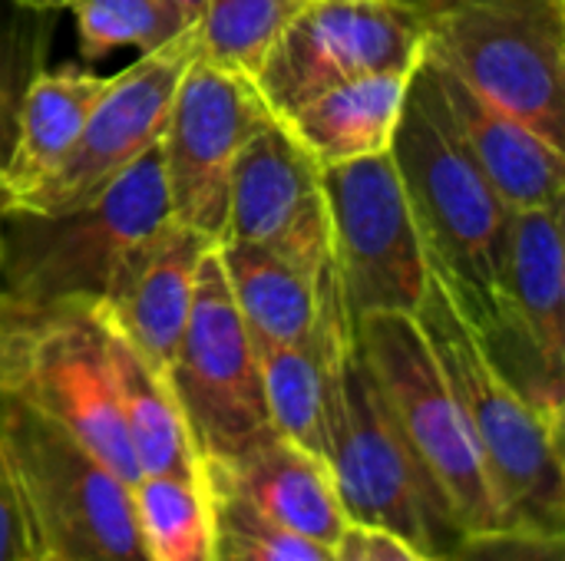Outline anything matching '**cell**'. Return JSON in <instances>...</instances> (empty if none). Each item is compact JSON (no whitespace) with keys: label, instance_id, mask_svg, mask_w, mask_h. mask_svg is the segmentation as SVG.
<instances>
[{"label":"cell","instance_id":"cell-1","mask_svg":"<svg viewBox=\"0 0 565 561\" xmlns=\"http://www.w3.org/2000/svg\"><path fill=\"white\" fill-rule=\"evenodd\" d=\"M414 317L463 410L507 529L565 539L563 427L497 370L434 271Z\"/></svg>","mask_w":565,"mask_h":561},{"label":"cell","instance_id":"cell-2","mask_svg":"<svg viewBox=\"0 0 565 561\" xmlns=\"http://www.w3.org/2000/svg\"><path fill=\"white\" fill-rule=\"evenodd\" d=\"M321 460L351 526L397 536L430 559L467 536L391 413L358 334L341 341L328 367Z\"/></svg>","mask_w":565,"mask_h":561},{"label":"cell","instance_id":"cell-3","mask_svg":"<svg viewBox=\"0 0 565 561\" xmlns=\"http://www.w3.org/2000/svg\"><path fill=\"white\" fill-rule=\"evenodd\" d=\"M169 222L159 142L70 212H3L0 304L23 311L99 308L122 261Z\"/></svg>","mask_w":565,"mask_h":561},{"label":"cell","instance_id":"cell-4","mask_svg":"<svg viewBox=\"0 0 565 561\" xmlns=\"http://www.w3.org/2000/svg\"><path fill=\"white\" fill-rule=\"evenodd\" d=\"M391 159L407 192L430 271L480 331L503 317V258L510 205L457 136L407 89Z\"/></svg>","mask_w":565,"mask_h":561},{"label":"cell","instance_id":"cell-5","mask_svg":"<svg viewBox=\"0 0 565 561\" xmlns=\"http://www.w3.org/2000/svg\"><path fill=\"white\" fill-rule=\"evenodd\" d=\"M0 450L43 559L149 561L132 486L7 390H0Z\"/></svg>","mask_w":565,"mask_h":561},{"label":"cell","instance_id":"cell-6","mask_svg":"<svg viewBox=\"0 0 565 561\" xmlns=\"http://www.w3.org/2000/svg\"><path fill=\"white\" fill-rule=\"evenodd\" d=\"M0 390L66 430L129 486L139 470L122 430L106 327L93 308L0 304Z\"/></svg>","mask_w":565,"mask_h":561},{"label":"cell","instance_id":"cell-7","mask_svg":"<svg viewBox=\"0 0 565 561\" xmlns=\"http://www.w3.org/2000/svg\"><path fill=\"white\" fill-rule=\"evenodd\" d=\"M427 56L563 149L565 0H437Z\"/></svg>","mask_w":565,"mask_h":561},{"label":"cell","instance_id":"cell-8","mask_svg":"<svg viewBox=\"0 0 565 561\" xmlns=\"http://www.w3.org/2000/svg\"><path fill=\"white\" fill-rule=\"evenodd\" d=\"M358 347L397 417L404 436L444 489L460 529H507L463 410L414 314H364L354 321Z\"/></svg>","mask_w":565,"mask_h":561},{"label":"cell","instance_id":"cell-9","mask_svg":"<svg viewBox=\"0 0 565 561\" xmlns=\"http://www.w3.org/2000/svg\"><path fill=\"white\" fill-rule=\"evenodd\" d=\"M166 384L185 423L195 463H232L275 433L258 354L232 304L218 245L199 268L192 311Z\"/></svg>","mask_w":565,"mask_h":561},{"label":"cell","instance_id":"cell-10","mask_svg":"<svg viewBox=\"0 0 565 561\" xmlns=\"http://www.w3.org/2000/svg\"><path fill=\"white\" fill-rule=\"evenodd\" d=\"M430 43L427 10L401 0H305L252 83L275 119L374 73H414Z\"/></svg>","mask_w":565,"mask_h":561},{"label":"cell","instance_id":"cell-11","mask_svg":"<svg viewBox=\"0 0 565 561\" xmlns=\"http://www.w3.org/2000/svg\"><path fill=\"white\" fill-rule=\"evenodd\" d=\"M331 268L351 321L364 314H417L430 261L391 149L321 169Z\"/></svg>","mask_w":565,"mask_h":561},{"label":"cell","instance_id":"cell-12","mask_svg":"<svg viewBox=\"0 0 565 561\" xmlns=\"http://www.w3.org/2000/svg\"><path fill=\"white\" fill-rule=\"evenodd\" d=\"M268 119L252 76L192 60L159 139L172 222L222 241L235 159Z\"/></svg>","mask_w":565,"mask_h":561},{"label":"cell","instance_id":"cell-13","mask_svg":"<svg viewBox=\"0 0 565 561\" xmlns=\"http://www.w3.org/2000/svg\"><path fill=\"white\" fill-rule=\"evenodd\" d=\"M195 56V26H189L159 50L139 53L122 73L109 76L73 152L10 212L60 215L103 192L162 139L175 89Z\"/></svg>","mask_w":565,"mask_h":561},{"label":"cell","instance_id":"cell-14","mask_svg":"<svg viewBox=\"0 0 565 561\" xmlns=\"http://www.w3.org/2000/svg\"><path fill=\"white\" fill-rule=\"evenodd\" d=\"M222 241L275 251L311 278L331 265L321 165L278 119H268L235 159Z\"/></svg>","mask_w":565,"mask_h":561},{"label":"cell","instance_id":"cell-15","mask_svg":"<svg viewBox=\"0 0 565 561\" xmlns=\"http://www.w3.org/2000/svg\"><path fill=\"white\" fill-rule=\"evenodd\" d=\"M411 93L473 155L510 212L563 202L565 159L559 145L497 109L434 56H424L414 69Z\"/></svg>","mask_w":565,"mask_h":561},{"label":"cell","instance_id":"cell-16","mask_svg":"<svg viewBox=\"0 0 565 561\" xmlns=\"http://www.w3.org/2000/svg\"><path fill=\"white\" fill-rule=\"evenodd\" d=\"M212 248V238L169 222L122 261L103 304L93 308L99 321L162 377L182 341L199 268Z\"/></svg>","mask_w":565,"mask_h":561},{"label":"cell","instance_id":"cell-17","mask_svg":"<svg viewBox=\"0 0 565 561\" xmlns=\"http://www.w3.org/2000/svg\"><path fill=\"white\" fill-rule=\"evenodd\" d=\"M199 473L235 493L268 522L324 549H334L351 529L324 460L278 433L232 463H199Z\"/></svg>","mask_w":565,"mask_h":561},{"label":"cell","instance_id":"cell-18","mask_svg":"<svg viewBox=\"0 0 565 561\" xmlns=\"http://www.w3.org/2000/svg\"><path fill=\"white\" fill-rule=\"evenodd\" d=\"M106 83L109 76H96L73 66H43L30 79L20 99L13 145L0 169V218L63 165Z\"/></svg>","mask_w":565,"mask_h":561},{"label":"cell","instance_id":"cell-19","mask_svg":"<svg viewBox=\"0 0 565 561\" xmlns=\"http://www.w3.org/2000/svg\"><path fill=\"white\" fill-rule=\"evenodd\" d=\"M503 311L553 374H565L563 202L513 212L503 258Z\"/></svg>","mask_w":565,"mask_h":561},{"label":"cell","instance_id":"cell-20","mask_svg":"<svg viewBox=\"0 0 565 561\" xmlns=\"http://www.w3.org/2000/svg\"><path fill=\"white\" fill-rule=\"evenodd\" d=\"M411 76L374 73V76L341 83L308 99L305 106H298L291 116L278 122L301 142V149L321 169L381 155L391 149L394 129L407 103Z\"/></svg>","mask_w":565,"mask_h":561},{"label":"cell","instance_id":"cell-21","mask_svg":"<svg viewBox=\"0 0 565 561\" xmlns=\"http://www.w3.org/2000/svg\"><path fill=\"white\" fill-rule=\"evenodd\" d=\"M218 258L232 304L255 350L291 347L315 337L321 314V274L331 265L311 278L275 251L245 241H222Z\"/></svg>","mask_w":565,"mask_h":561},{"label":"cell","instance_id":"cell-22","mask_svg":"<svg viewBox=\"0 0 565 561\" xmlns=\"http://www.w3.org/2000/svg\"><path fill=\"white\" fill-rule=\"evenodd\" d=\"M106 341H109V367H113L119 417H122V430H126L139 479L142 476H179V479L199 476V463H195L185 423L179 417V407L172 400L166 377L152 370L109 327H106Z\"/></svg>","mask_w":565,"mask_h":561},{"label":"cell","instance_id":"cell-23","mask_svg":"<svg viewBox=\"0 0 565 561\" xmlns=\"http://www.w3.org/2000/svg\"><path fill=\"white\" fill-rule=\"evenodd\" d=\"M149 561H212V506L199 476H142L132 486Z\"/></svg>","mask_w":565,"mask_h":561},{"label":"cell","instance_id":"cell-24","mask_svg":"<svg viewBox=\"0 0 565 561\" xmlns=\"http://www.w3.org/2000/svg\"><path fill=\"white\" fill-rule=\"evenodd\" d=\"M301 3L305 0H205L195 20L199 60L255 76Z\"/></svg>","mask_w":565,"mask_h":561},{"label":"cell","instance_id":"cell-25","mask_svg":"<svg viewBox=\"0 0 565 561\" xmlns=\"http://www.w3.org/2000/svg\"><path fill=\"white\" fill-rule=\"evenodd\" d=\"M76 50L86 63H99L119 50L149 53L189 30L166 0H76L70 10Z\"/></svg>","mask_w":565,"mask_h":561},{"label":"cell","instance_id":"cell-26","mask_svg":"<svg viewBox=\"0 0 565 561\" xmlns=\"http://www.w3.org/2000/svg\"><path fill=\"white\" fill-rule=\"evenodd\" d=\"M212 506V561H334V549L301 539L199 473Z\"/></svg>","mask_w":565,"mask_h":561},{"label":"cell","instance_id":"cell-27","mask_svg":"<svg viewBox=\"0 0 565 561\" xmlns=\"http://www.w3.org/2000/svg\"><path fill=\"white\" fill-rule=\"evenodd\" d=\"M56 13L0 0V169L13 145L20 99L43 69Z\"/></svg>","mask_w":565,"mask_h":561},{"label":"cell","instance_id":"cell-28","mask_svg":"<svg viewBox=\"0 0 565 561\" xmlns=\"http://www.w3.org/2000/svg\"><path fill=\"white\" fill-rule=\"evenodd\" d=\"M565 539L520 532V529H497V532H473L463 536L450 552L434 561H563Z\"/></svg>","mask_w":565,"mask_h":561},{"label":"cell","instance_id":"cell-29","mask_svg":"<svg viewBox=\"0 0 565 561\" xmlns=\"http://www.w3.org/2000/svg\"><path fill=\"white\" fill-rule=\"evenodd\" d=\"M0 561H43L30 513L0 450Z\"/></svg>","mask_w":565,"mask_h":561},{"label":"cell","instance_id":"cell-30","mask_svg":"<svg viewBox=\"0 0 565 561\" xmlns=\"http://www.w3.org/2000/svg\"><path fill=\"white\" fill-rule=\"evenodd\" d=\"M364 539V555L367 561H434L430 555L417 552L414 546L401 542L397 536L377 532V529H361Z\"/></svg>","mask_w":565,"mask_h":561},{"label":"cell","instance_id":"cell-31","mask_svg":"<svg viewBox=\"0 0 565 561\" xmlns=\"http://www.w3.org/2000/svg\"><path fill=\"white\" fill-rule=\"evenodd\" d=\"M13 3H20V7H30V10H46V13H66L76 0H13ZM185 23H192L195 26V20H199V13H202V3L205 0H166Z\"/></svg>","mask_w":565,"mask_h":561},{"label":"cell","instance_id":"cell-32","mask_svg":"<svg viewBox=\"0 0 565 561\" xmlns=\"http://www.w3.org/2000/svg\"><path fill=\"white\" fill-rule=\"evenodd\" d=\"M334 561H367V555H364V539H361V529L358 526H351L344 532V539L334 546Z\"/></svg>","mask_w":565,"mask_h":561},{"label":"cell","instance_id":"cell-33","mask_svg":"<svg viewBox=\"0 0 565 561\" xmlns=\"http://www.w3.org/2000/svg\"><path fill=\"white\" fill-rule=\"evenodd\" d=\"M401 3H411V7H420V10H430L434 0H401Z\"/></svg>","mask_w":565,"mask_h":561},{"label":"cell","instance_id":"cell-34","mask_svg":"<svg viewBox=\"0 0 565 561\" xmlns=\"http://www.w3.org/2000/svg\"><path fill=\"white\" fill-rule=\"evenodd\" d=\"M434 3H437V0H434ZM427 13H430V10H427Z\"/></svg>","mask_w":565,"mask_h":561},{"label":"cell","instance_id":"cell-35","mask_svg":"<svg viewBox=\"0 0 565 561\" xmlns=\"http://www.w3.org/2000/svg\"><path fill=\"white\" fill-rule=\"evenodd\" d=\"M43 561H46V559H43Z\"/></svg>","mask_w":565,"mask_h":561}]
</instances>
